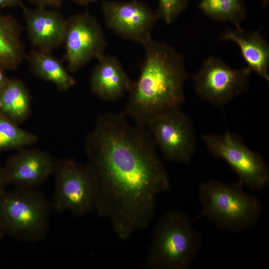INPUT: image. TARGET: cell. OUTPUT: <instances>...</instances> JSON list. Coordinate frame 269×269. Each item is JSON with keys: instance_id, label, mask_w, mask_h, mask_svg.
Instances as JSON below:
<instances>
[{"instance_id": "1", "label": "cell", "mask_w": 269, "mask_h": 269, "mask_svg": "<svg viewBox=\"0 0 269 269\" xmlns=\"http://www.w3.org/2000/svg\"><path fill=\"white\" fill-rule=\"evenodd\" d=\"M127 118L124 112L99 115L85 142L95 181V210L110 220L123 240L148 227L156 196L170 187L147 130Z\"/></svg>"}, {"instance_id": "2", "label": "cell", "mask_w": 269, "mask_h": 269, "mask_svg": "<svg viewBox=\"0 0 269 269\" xmlns=\"http://www.w3.org/2000/svg\"><path fill=\"white\" fill-rule=\"evenodd\" d=\"M143 46L145 58L129 92L124 113L145 127L153 116L181 108L189 75L183 55L169 45L151 38Z\"/></svg>"}, {"instance_id": "3", "label": "cell", "mask_w": 269, "mask_h": 269, "mask_svg": "<svg viewBox=\"0 0 269 269\" xmlns=\"http://www.w3.org/2000/svg\"><path fill=\"white\" fill-rule=\"evenodd\" d=\"M202 245L193 220L183 212L170 210L159 218L154 228L145 264L150 269H188Z\"/></svg>"}, {"instance_id": "4", "label": "cell", "mask_w": 269, "mask_h": 269, "mask_svg": "<svg viewBox=\"0 0 269 269\" xmlns=\"http://www.w3.org/2000/svg\"><path fill=\"white\" fill-rule=\"evenodd\" d=\"M238 182L228 183L210 180L200 184L201 207L197 219L206 218L218 228L238 233L254 226L263 213V205L255 195L243 190Z\"/></svg>"}, {"instance_id": "5", "label": "cell", "mask_w": 269, "mask_h": 269, "mask_svg": "<svg viewBox=\"0 0 269 269\" xmlns=\"http://www.w3.org/2000/svg\"><path fill=\"white\" fill-rule=\"evenodd\" d=\"M52 211L51 201L37 189L14 187L0 197V223L5 235L21 242L45 239Z\"/></svg>"}, {"instance_id": "6", "label": "cell", "mask_w": 269, "mask_h": 269, "mask_svg": "<svg viewBox=\"0 0 269 269\" xmlns=\"http://www.w3.org/2000/svg\"><path fill=\"white\" fill-rule=\"evenodd\" d=\"M52 175L55 182L51 201L53 211H69L81 217L95 210V181L87 164L71 158H58Z\"/></svg>"}, {"instance_id": "7", "label": "cell", "mask_w": 269, "mask_h": 269, "mask_svg": "<svg viewBox=\"0 0 269 269\" xmlns=\"http://www.w3.org/2000/svg\"><path fill=\"white\" fill-rule=\"evenodd\" d=\"M202 140L208 150L222 159L235 171L239 182L253 191L266 188L269 183V168L262 155L248 148L235 134L209 133Z\"/></svg>"}, {"instance_id": "8", "label": "cell", "mask_w": 269, "mask_h": 269, "mask_svg": "<svg viewBox=\"0 0 269 269\" xmlns=\"http://www.w3.org/2000/svg\"><path fill=\"white\" fill-rule=\"evenodd\" d=\"M145 128L164 158L189 162L196 150V138L191 120L181 108L163 112L151 118Z\"/></svg>"}, {"instance_id": "9", "label": "cell", "mask_w": 269, "mask_h": 269, "mask_svg": "<svg viewBox=\"0 0 269 269\" xmlns=\"http://www.w3.org/2000/svg\"><path fill=\"white\" fill-rule=\"evenodd\" d=\"M251 71L247 67L234 69L211 56L191 76L196 94L218 107H223L247 90Z\"/></svg>"}, {"instance_id": "10", "label": "cell", "mask_w": 269, "mask_h": 269, "mask_svg": "<svg viewBox=\"0 0 269 269\" xmlns=\"http://www.w3.org/2000/svg\"><path fill=\"white\" fill-rule=\"evenodd\" d=\"M64 44L67 70L75 73L105 54L107 41L100 22L88 11L67 19Z\"/></svg>"}, {"instance_id": "11", "label": "cell", "mask_w": 269, "mask_h": 269, "mask_svg": "<svg viewBox=\"0 0 269 269\" xmlns=\"http://www.w3.org/2000/svg\"><path fill=\"white\" fill-rule=\"evenodd\" d=\"M102 14L108 28L124 39L144 45L159 19L157 11L138 0H104Z\"/></svg>"}, {"instance_id": "12", "label": "cell", "mask_w": 269, "mask_h": 269, "mask_svg": "<svg viewBox=\"0 0 269 269\" xmlns=\"http://www.w3.org/2000/svg\"><path fill=\"white\" fill-rule=\"evenodd\" d=\"M55 159L47 151L22 148L10 157L4 167L7 184L37 189L53 175Z\"/></svg>"}, {"instance_id": "13", "label": "cell", "mask_w": 269, "mask_h": 269, "mask_svg": "<svg viewBox=\"0 0 269 269\" xmlns=\"http://www.w3.org/2000/svg\"><path fill=\"white\" fill-rule=\"evenodd\" d=\"M26 30L35 49L51 52L64 44L67 19L54 8L22 7Z\"/></svg>"}, {"instance_id": "14", "label": "cell", "mask_w": 269, "mask_h": 269, "mask_svg": "<svg viewBox=\"0 0 269 269\" xmlns=\"http://www.w3.org/2000/svg\"><path fill=\"white\" fill-rule=\"evenodd\" d=\"M89 78L92 92L106 101H117L129 93L133 81L116 57L104 54L98 60Z\"/></svg>"}, {"instance_id": "15", "label": "cell", "mask_w": 269, "mask_h": 269, "mask_svg": "<svg viewBox=\"0 0 269 269\" xmlns=\"http://www.w3.org/2000/svg\"><path fill=\"white\" fill-rule=\"evenodd\" d=\"M221 38L236 43L251 72L269 81V45L259 31L247 32L237 26L224 31Z\"/></svg>"}, {"instance_id": "16", "label": "cell", "mask_w": 269, "mask_h": 269, "mask_svg": "<svg viewBox=\"0 0 269 269\" xmlns=\"http://www.w3.org/2000/svg\"><path fill=\"white\" fill-rule=\"evenodd\" d=\"M25 59L36 77L52 83L58 91H66L76 84L75 79L51 52L35 48L26 54Z\"/></svg>"}, {"instance_id": "17", "label": "cell", "mask_w": 269, "mask_h": 269, "mask_svg": "<svg viewBox=\"0 0 269 269\" xmlns=\"http://www.w3.org/2000/svg\"><path fill=\"white\" fill-rule=\"evenodd\" d=\"M23 29L13 17L0 15V67L4 71L15 70L25 59Z\"/></svg>"}, {"instance_id": "18", "label": "cell", "mask_w": 269, "mask_h": 269, "mask_svg": "<svg viewBox=\"0 0 269 269\" xmlns=\"http://www.w3.org/2000/svg\"><path fill=\"white\" fill-rule=\"evenodd\" d=\"M31 112V97L20 79L9 78L0 91V113L18 124L24 122Z\"/></svg>"}, {"instance_id": "19", "label": "cell", "mask_w": 269, "mask_h": 269, "mask_svg": "<svg viewBox=\"0 0 269 269\" xmlns=\"http://www.w3.org/2000/svg\"><path fill=\"white\" fill-rule=\"evenodd\" d=\"M246 0H202L199 9L207 16L240 26L246 17Z\"/></svg>"}, {"instance_id": "20", "label": "cell", "mask_w": 269, "mask_h": 269, "mask_svg": "<svg viewBox=\"0 0 269 269\" xmlns=\"http://www.w3.org/2000/svg\"><path fill=\"white\" fill-rule=\"evenodd\" d=\"M38 141L36 135L20 128L19 124L0 113V152L18 150Z\"/></svg>"}, {"instance_id": "21", "label": "cell", "mask_w": 269, "mask_h": 269, "mask_svg": "<svg viewBox=\"0 0 269 269\" xmlns=\"http://www.w3.org/2000/svg\"><path fill=\"white\" fill-rule=\"evenodd\" d=\"M189 0H159L157 10L159 19L166 24L173 22L186 8Z\"/></svg>"}, {"instance_id": "22", "label": "cell", "mask_w": 269, "mask_h": 269, "mask_svg": "<svg viewBox=\"0 0 269 269\" xmlns=\"http://www.w3.org/2000/svg\"><path fill=\"white\" fill-rule=\"evenodd\" d=\"M37 7L58 8L62 6L64 0H28Z\"/></svg>"}, {"instance_id": "23", "label": "cell", "mask_w": 269, "mask_h": 269, "mask_svg": "<svg viewBox=\"0 0 269 269\" xmlns=\"http://www.w3.org/2000/svg\"><path fill=\"white\" fill-rule=\"evenodd\" d=\"M24 5L23 0H0V10L7 7L22 8Z\"/></svg>"}, {"instance_id": "24", "label": "cell", "mask_w": 269, "mask_h": 269, "mask_svg": "<svg viewBox=\"0 0 269 269\" xmlns=\"http://www.w3.org/2000/svg\"><path fill=\"white\" fill-rule=\"evenodd\" d=\"M7 185L4 167H1L0 165V197L6 191L5 188Z\"/></svg>"}, {"instance_id": "25", "label": "cell", "mask_w": 269, "mask_h": 269, "mask_svg": "<svg viewBox=\"0 0 269 269\" xmlns=\"http://www.w3.org/2000/svg\"><path fill=\"white\" fill-rule=\"evenodd\" d=\"M4 71L3 69L0 67V91L3 89L9 79Z\"/></svg>"}, {"instance_id": "26", "label": "cell", "mask_w": 269, "mask_h": 269, "mask_svg": "<svg viewBox=\"0 0 269 269\" xmlns=\"http://www.w3.org/2000/svg\"><path fill=\"white\" fill-rule=\"evenodd\" d=\"M73 2L81 6H86L100 0H71Z\"/></svg>"}, {"instance_id": "27", "label": "cell", "mask_w": 269, "mask_h": 269, "mask_svg": "<svg viewBox=\"0 0 269 269\" xmlns=\"http://www.w3.org/2000/svg\"><path fill=\"white\" fill-rule=\"evenodd\" d=\"M4 235H5V234L0 223V240L3 239L4 237Z\"/></svg>"}, {"instance_id": "28", "label": "cell", "mask_w": 269, "mask_h": 269, "mask_svg": "<svg viewBox=\"0 0 269 269\" xmlns=\"http://www.w3.org/2000/svg\"><path fill=\"white\" fill-rule=\"evenodd\" d=\"M263 1V6H266L269 1V0H262Z\"/></svg>"}]
</instances>
